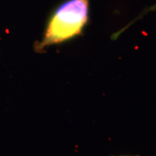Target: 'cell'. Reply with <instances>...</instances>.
Here are the masks:
<instances>
[{"instance_id": "obj_2", "label": "cell", "mask_w": 156, "mask_h": 156, "mask_svg": "<svg viewBox=\"0 0 156 156\" xmlns=\"http://www.w3.org/2000/svg\"><path fill=\"white\" fill-rule=\"evenodd\" d=\"M151 10H154V9H156V5H154L153 7H151Z\"/></svg>"}, {"instance_id": "obj_1", "label": "cell", "mask_w": 156, "mask_h": 156, "mask_svg": "<svg viewBox=\"0 0 156 156\" xmlns=\"http://www.w3.org/2000/svg\"><path fill=\"white\" fill-rule=\"evenodd\" d=\"M89 0H68L51 17L42 41L36 46L41 51L82 34L88 20Z\"/></svg>"}]
</instances>
